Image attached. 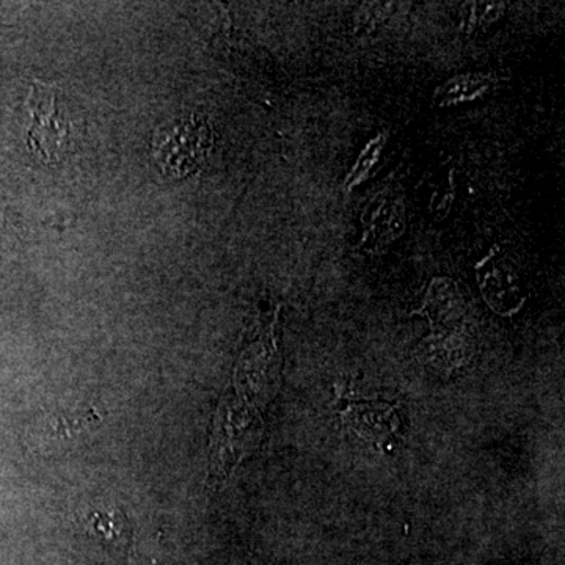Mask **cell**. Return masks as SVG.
Wrapping results in <instances>:
<instances>
[{"label":"cell","instance_id":"3","mask_svg":"<svg viewBox=\"0 0 565 565\" xmlns=\"http://www.w3.org/2000/svg\"><path fill=\"white\" fill-rule=\"evenodd\" d=\"M364 241L368 252L379 253L404 234L407 227L404 197L396 186L380 187L366 203L364 216Z\"/></svg>","mask_w":565,"mask_h":565},{"label":"cell","instance_id":"5","mask_svg":"<svg viewBox=\"0 0 565 565\" xmlns=\"http://www.w3.org/2000/svg\"><path fill=\"white\" fill-rule=\"evenodd\" d=\"M483 270L485 272H480L481 286L488 303L495 307V310L501 311L503 308L509 307V299L518 302L520 275L512 261L506 256L492 260L485 264Z\"/></svg>","mask_w":565,"mask_h":565},{"label":"cell","instance_id":"1","mask_svg":"<svg viewBox=\"0 0 565 565\" xmlns=\"http://www.w3.org/2000/svg\"><path fill=\"white\" fill-rule=\"evenodd\" d=\"M212 143L214 132L208 119L191 115L155 130L151 153L164 175L184 177L200 169Z\"/></svg>","mask_w":565,"mask_h":565},{"label":"cell","instance_id":"6","mask_svg":"<svg viewBox=\"0 0 565 565\" xmlns=\"http://www.w3.org/2000/svg\"><path fill=\"white\" fill-rule=\"evenodd\" d=\"M494 82L491 74H483V72L458 76V78L449 79L443 85L438 87L436 94H434V103L440 107L469 103V101L477 100V97H483L485 93L491 92Z\"/></svg>","mask_w":565,"mask_h":565},{"label":"cell","instance_id":"2","mask_svg":"<svg viewBox=\"0 0 565 565\" xmlns=\"http://www.w3.org/2000/svg\"><path fill=\"white\" fill-rule=\"evenodd\" d=\"M56 101V85H47L39 81L32 83L27 97V111L31 112L32 118L27 130V145L46 162L56 159L70 136L68 123L60 117Z\"/></svg>","mask_w":565,"mask_h":565},{"label":"cell","instance_id":"7","mask_svg":"<svg viewBox=\"0 0 565 565\" xmlns=\"http://www.w3.org/2000/svg\"><path fill=\"white\" fill-rule=\"evenodd\" d=\"M383 148H385V136H377L374 140L369 141L368 147L361 151L360 158L355 162L349 175L344 180L346 191H353V188L365 183L368 177L374 175Z\"/></svg>","mask_w":565,"mask_h":565},{"label":"cell","instance_id":"4","mask_svg":"<svg viewBox=\"0 0 565 565\" xmlns=\"http://www.w3.org/2000/svg\"><path fill=\"white\" fill-rule=\"evenodd\" d=\"M422 313L429 318L436 335L454 332L466 313L465 296L451 278H436L427 289Z\"/></svg>","mask_w":565,"mask_h":565},{"label":"cell","instance_id":"8","mask_svg":"<svg viewBox=\"0 0 565 565\" xmlns=\"http://www.w3.org/2000/svg\"><path fill=\"white\" fill-rule=\"evenodd\" d=\"M506 12L505 3L499 2H466L463 3L462 28L463 31L474 32L476 28H485L487 25L496 23Z\"/></svg>","mask_w":565,"mask_h":565}]
</instances>
